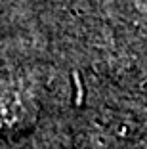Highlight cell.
Here are the masks:
<instances>
[{"label": "cell", "instance_id": "obj_1", "mask_svg": "<svg viewBox=\"0 0 147 149\" xmlns=\"http://www.w3.org/2000/svg\"><path fill=\"white\" fill-rule=\"evenodd\" d=\"M35 113V100L25 84L15 79L0 80V130L27 126Z\"/></svg>", "mask_w": 147, "mask_h": 149}]
</instances>
